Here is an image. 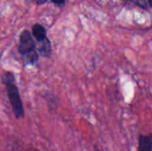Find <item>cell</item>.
<instances>
[{
	"instance_id": "6da1fadb",
	"label": "cell",
	"mask_w": 152,
	"mask_h": 151,
	"mask_svg": "<svg viewBox=\"0 0 152 151\" xmlns=\"http://www.w3.org/2000/svg\"><path fill=\"white\" fill-rule=\"evenodd\" d=\"M2 83L4 85L9 101L11 103L13 114L17 119L23 118L25 116L22 101L19 93V89L15 83V77L11 72H5L2 77Z\"/></svg>"
},
{
	"instance_id": "7a4b0ae2",
	"label": "cell",
	"mask_w": 152,
	"mask_h": 151,
	"mask_svg": "<svg viewBox=\"0 0 152 151\" xmlns=\"http://www.w3.org/2000/svg\"><path fill=\"white\" fill-rule=\"evenodd\" d=\"M34 50H37V44L28 30H23L20 35L19 51L22 55H25Z\"/></svg>"
},
{
	"instance_id": "3957f363",
	"label": "cell",
	"mask_w": 152,
	"mask_h": 151,
	"mask_svg": "<svg viewBox=\"0 0 152 151\" xmlns=\"http://www.w3.org/2000/svg\"><path fill=\"white\" fill-rule=\"evenodd\" d=\"M138 151H152V133L140 135Z\"/></svg>"
},
{
	"instance_id": "277c9868",
	"label": "cell",
	"mask_w": 152,
	"mask_h": 151,
	"mask_svg": "<svg viewBox=\"0 0 152 151\" xmlns=\"http://www.w3.org/2000/svg\"><path fill=\"white\" fill-rule=\"evenodd\" d=\"M37 43L38 44L37 45V49L40 53V54L43 55L45 58L50 57V55H51V50H52L50 40L46 37L43 41H40V42H37Z\"/></svg>"
},
{
	"instance_id": "5b68a950",
	"label": "cell",
	"mask_w": 152,
	"mask_h": 151,
	"mask_svg": "<svg viewBox=\"0 0 152 151\" xmlns=\"http://www.w3.org/2000/svg\"><path fill=\"white\" fill-rule=\"evenodd\" d=\"M32 35L37 42H40L46 38V30L41 24L36 23L32 26Z\"/></svg>"
},
{
	"instance_id": "8992f818",
	"label": "cell",
	"mask_w": 152,
	"mask_h": 151,
	"mask_svg": "<svg viewBox=\"0 0 152 151\" xmlns=\"http://www.w3.org/2000/svg\"><path fill=\"white\" fill-rule=\"evenodd\" d=\"M24 56V61L26 63L28 64H34L36 63L37 61H38V54H37V50H34L25 55Z\"/></svg>"
},
{
	"instance_id": "52a82bcc",
	"label": "cell",
	"mask_w": 152,
	"mask_h": 151,
	"mask_svg": "<svg viewBox=\"0 0 152 151\" xmlns=\"http://www.w3.org/2000/svg\"><path fill=\"white\" fill-rule=\"evenodd\" d=\"M129 3H132L137 6H140L141 8H143V9H147L148 8V4H147V1L146 0H126Z\"/></svg>"
},
{
	"instance_id": "ba28073f",
	"label": "cell",
	"mask_w": 152,
	"mask_h": 151,
	"mask_svg": "<svg viewBox=\"0 0 152 151\" xmlns=\"http://www.w3.org/2000/svg\"><path fill=\"white\" fill-rule=\"evenodd\" d=\"M66 0H52L53 3H54L55 4H58V5H62L64 3H65Z\"/></svg>"
},
{
	"instance_id": "9c48e42d",
	"label": "cell",
	"mask_w": 152,
	"mask_h": 151,
	"mask_svg": "<svg viewBox=\"0 0 152 151\" xmlns=\"http://www.w3.org/2000/svg\"><path fill=\"white\" fill-rule=\"evenodd\" d=\"M47 2V0H36V3L38 4V5H41V4H44Z\"/></svg>"
},
{
	"instance_id": "30bf717a",
	"label": "cell",
	"mask_w": 152,
	"mask_h": 151,
	"mask_svg": "<svg viewBox=\"0 0 152 151\" xmlns=\"http://www.w3.org/2000/svg\"><path fill=\"white\" fill-rule=\"evenodd\" d=\"M149 3H150L151 6V7H152V0H149Z\"/></svg>"
},
{
	"instance_id": "8fae6325",
	"label": "cell",
	"mask_w": 152,
	"mask_h": 151,
	"mask_svg": "<svg viewBox=\"0 0 152 151\" xmlns=\"http://www.w3.org/2000/svg\"><path fill=\"white\" fill-rule=\"evenodd\" d=\"M95 151H101V150H99L98 149H96V148H95Z\"/></svg>"
}]
</instances>
